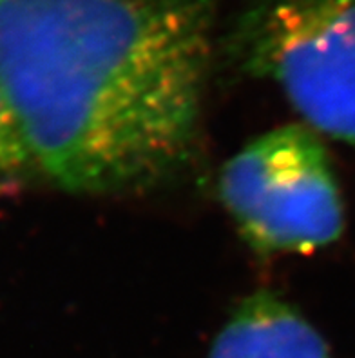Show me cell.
Listing matches in <instances>:
<instances>
[{
	"label": "cell",
	"instance_id": "6da1fadb",
	"mask_svg": "<svg viewBox=\"0 0 355 358\" xmlns=\"http://www.w3.org/2000/svg\"><path fill=\"white\" fill-rule=\"evenodd\" d=\"M218 0H0V93L36 171L82 195L192 157Z\"/></svg>",
	"mask_w": 355,
	"mask_h": 358
},
{
	"label": "cell",
	"instance_id": "7a4b0ae2",
	"mask_svg": "<svg viewBox=\"0 0 355 358\" xmlns=\"http://www.w3.org/2000/svg\"><path fill=\"white\" fill-rule=\"evenodd\" d=\"M230 53L274 82L312 131L355 145V0H252Z\"/></svg>",
	"mask_w": 355,
	"mask_h": 358
},
{
	"label": "cell",
	"instance_id": "3957f363",
	"mask_svg": "<svg viewBox=\"0 0 355 358\" xmlns=\"http://www.w3.org/2000/svg\"><path fill=\"white\" fill-rule=\"evenodd\" d=\"M220 196L259 253H312L345 229V208L328 153L306 126L272 129L223 166Z\"/></svg>",
	"mask_w": 355,
	"mask_h": 358
},
{
	"label": "cell",
	"instance_id": "277c9868",
	"mask_svg": "<svg viewBox=\"0 0 355 358\" xmlns=\"http://www.w3.org/2000/svg\"><path fill=\"white\" fill-rule=\"evenodd\" d=\"M207 358H332L321 333L272 291L239 302Z\"/></svg>",
	"mask_w": 355,
	"mask_h": 358
},
{
	"label": "cell",
	"instance_id": "5b68a950",
	"mask_svg": "<svg viewBox=\"0 0 355 358\" xmlns=\"http://www.w3.org/2000/svg\"><path fill=\"white\" fill-rule=\"evenodd\" d=\"M35 169L8 102L0 93V193L17 191Z\"/></svg>",
	"mask_w": 355,
	"mask_h": 358
}]
</instances>
